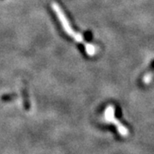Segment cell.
Segmentation results:
<instances>
[{
  "label": "cell",
  "instance_id": "cell-3",
  "mask_svg": "<svg viewBox=\"0 0 154 154\" xmlns=\"http://www.w3.org/2000/svg\"><path fill=\"white\" fill-rule=\"evenodd\" d=\"M152 73L151 71L148 72V73H146V75L143 77V83L148 84V83L152 81Z\"/></svg>",
  "mask_w": 154,
  "mask_h": 154
},
{
  "label": "cell",
  "instance_id": "cell-1",
  "mask_svg": "<svg viewBox=\"0 0 154 154\" xmlns=\"http://www.w3.org/2000/svg\"><path fill=\"white\" fill-rule=\"evenodd\" d=\"M52 6H53L54 11H56V12L57 13V17H58V18H59L61 23L63 24V28H64V30L67 32V33H69L70 36H72V37L75 38V40H77L78 42L82 43L83 42L82 36V35H80V34H77L76 33H75V32L73 31V29H72L71 27H70V25H69V22L67 21L66 17H65V16H64V13L61 11L60 8H59V6L57 5V4H53Z\"/></svg>",
  "mask_w": 154,
  "mask_h": 154
},
{
  "label": "cell",
  "instance_id": "cell-2",
  "mask_svg": "<svg viewBox=\"0 0 154 154\" xmlns=\"http://www.w3.org/2000/svg\"><path fill=\"white\" fill-rule=\"evenodd\" d=\"M115 110V108L113 105H109L105 110V118L107 119V121L114 122V124L116 126L118 131L122 135H128V128L114 117L115 116V110Z\"/></svg>",
  "mask_w": 154,
  "mask_h": 154
}]
</instances>
